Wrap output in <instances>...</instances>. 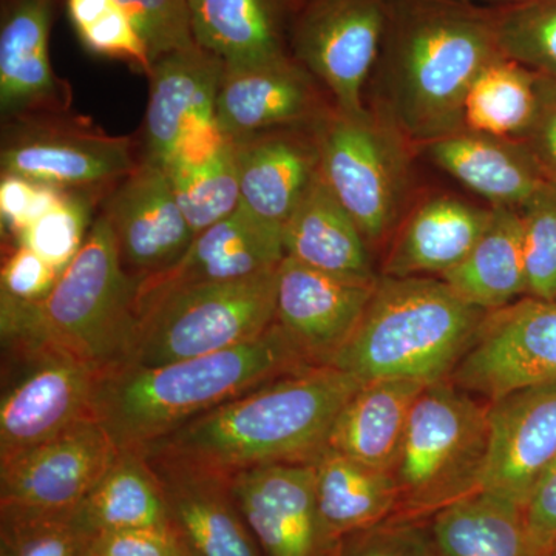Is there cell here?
Wrapping results in <instances>:
<instances>
[{"label":"cell","mask_w":556,"mask_h":556,"mask_svg":"<svg viewBox=\"0 0 556 556\" xmlns=\"http://www.w3.org/2000/svg\"><path fill=\"white\" fill-rule=\"evenodd\" d=\"M230 139L240 207L283 230L320 175L313 124Z\"/></svg>","instance_id":"20"},{"label":"cell","mask_w":556,"mask_h":556,"mask_svg":"<svg viewBox=\"0 0 556 556\" xmlns=\"http://www.w3.org/2000/svg\"><path fill=\"white\" fill-rule=\"evenodd\" d=\"M552 556H556V555H552Z\"/></svg>","instance_id":"49"},{"label":"cell","mask_w":556,"mask_h":556,"mask_svg":"<svg viewBox=\"0 0 556 556\" xmlns=\"http://www.w3.org/2000/svg\"><path fill=\"white\" fill-rule=\"evenodd\" d=\"M308 367L316 365L274 324L260 338L218 353L104 372L94 417L118 448L142 450L248 391Z\"/></svg>","instance_id":"3"},{"label":"cell","mask_w":556,"mask_h":556,"mask_svg":"<svg viewBox=\"0 0 556 556\" xmlns=\"http://www.w3.org/2000/svg\"><path fill=\"white\" fill-rule=\"evenodd\" d=\"M422 148L438 167L492 207L519 211L551 179L526 142L464 129Z\"/></svg>","instance_id":"24"},{"label":"cell","mask_w":556,"mask_h":556,"mask_svg":"<svg viewBox=\"0 0 556 556\" xmlns=\"http://www.w3.org/2000/svg\"><path fill=\"white\" fill-rule=\"evenodd\" d=\"M541 76L497 56L479 72L464 101V129L525 142L540 110Z\"/></svg>","instance_id":"33"},{"label":"cell","mask_w":556,"mask_h":556,"mask_svg":"<svg viewBox=\"0 0 556 556\" xmlns=\"http://www.w3.org/2000/svg\"><path fill=\"white\" fill-rule=\"evenodd\" d=\"M320 177L369 247L397 225L409 182L407 139L382 115L332 105L313 123Z\"/></svg>","instance_id":"8"},{"label":"cell","mask_w":556,"mask_h":556,"mask_svg":"<svg viewBox=\"0 0 556 556\" xmlns=\"http://www.w3.org/2000/svg\"><path fill=\"white\" fill-rule=\"evenodd\" d=\"M556 457V382L489 402V453L481 490L525 507Z\"/></svg>","instance_id":"18"},{"label":"cell","mask_w":556,"mask_h":556,"mask_svg":"<svg viewBox=\"0 0 556 556\" xmlns=\"http://www.w3.org/2000/svg\"><path fill=\"white\" fill-rule=\"evenodd\" d=\"M73 515L91 538L113 530L172 527L159 475L148 456L134 448H119L115 463Z\"/></svg>","instance_id":"30"},{"label":"cell","mask_w":556,"mask_h":556,"mask_svg":"<svg viewBox=\"0 0 556 556\" xmlns=\"http://www.w3.org/2000/svg\"><path fill=\"white\" fill-rule=\"evenodd\" d=\"M378 281L331 276L285 257L277 269L276 324L309 364L329 365L356 331Z\"/></svg>","instance_id":"17"},{"label":"cell","mask_w":556,"mask_h":556,"mask_svg":"<svg viewBox=\"0 0 556 556\" xmlns=\"http://www.w3.org/2000/svg\"><path fill=\"white\" fill-rule=\"evenodd\" d=\"M452 380L489 402L556 382V300L527 298L490 311Z\"/></svg>","instance_id":"12"},{"label":"cell","mask_w":556,"mask_h":556,"mask_svg":"<svg viewBox=\"0 0 556 556\" xmlns=\"http://www.w3.org/2000/svg\"><path fill=\"white\" fill-rule=\"evenodd\" d=\"M67 13L84 49L150 75L148 47L116 0H67Z\"/></svg>","instance_id":"37"},{"label":"cell","mask_w":556,"mask_h":556,"mask_svg":"<svg viewBox=\"0 0 556 556\" xmlns=\"http://www.w3.org/2000/svg\"><path fill=\"white\" fill-rule=\"evenodd\" d=\"M527 294L556 300V181L547 179L525 206Z\"/></svg>","instance_id":"39"},{"label":"cell","mask_w":556,"mask_h":556,"mask_svg":"<svg viewBox=\"0 0 556 556\" xmlns=\"http://www.w3.org/2000/svg\"><path fill=\"white\" fill-rule=\"evenodd\" d=\"M391 0H291L289 53L332 105L358 115L365 84L378 64Z\"/></svg>","instance_id":"10"},{"label":"cell","mask_w":556,"mask_h":556,"mask_svg":"<svg viewBox=\"0 0 556 556\" xmlns=\"http://www.w3.org/2000/svg\"><path fill=\"white\" fill-rule=\"evenodd\" d=\"M230 490L263 556H332L317 507L313 463H277L230 475Z\"/></svg>","instance_id":"14"},{"label":"cell","mask_w":556,"mask_h":556,"mask_svg":"<svg viewBox=\"0 0 556 556\" xmlns=\"http://www.w3.org/2000/svg\"><path fill=\"white\" fill-rule=\"evenodd\" d=\"M174 556H197L188 547V544L178 536L177 533V543H175V552Z\"/></svg>","instance_id":"48"},{"label":"cell","mask_w":556,"mask_h":556,"mask_svg":"<svg viewBox=\"0 0 556 556\" xmlns=\"http://www.w3.org/2000/svg\"><path fill=\"white\" fill-rule=\"evenodd\" d=\"M490 11L501 56L556 83V0H527Z\"/></svg>","instance_id":"35"},{"label":"cell","mask_w":556,"mask_h":556,"mask_svg":"<svg viewBox=\"0 0 556 556\" xmlns=\"http://www.w3.org/2000/svg\"><path fill=\"white\" fill-rule=\"evenodd\" d=\"M67 190L54 188L35 179L2 175L0 179V217L3 232L14 240L22 230L42 217L64 199Z\"/></svg>","instance_id":"41"},{"label":"cell","mask_w":556,"mask_h":556,"mask_svg":"<svg viewBox=\"0 0 556 556\" xmlns=\"http://www.w3.org/2000/svg\"><path fill=\"white\" fill-rule=\"evenodd\" d=\"M490 218L492 207L475 206L455 197L439 195L424 201L402 225L383 276H444L470 254Z\"/></svg>","instance_id":"25"},{"label":"cell","mask_w":556,"mask_h":556,"mask_svg":"<svg viewBox=\"0 0 556 556\" xmlns=\"http://www.w3.org/2000/svg\"><path fill=\"white\" fill-rule=\"evenodd\" d=\"M90 541L73 511L2 510L0 556H90Z\"/></svg>","instance_id":"38"},{"label":"cell","mask_w":556,"mask_h":556,"mask_svg":"<svg viewBox=\"0 0 556 556\" xmlns=\"http://www.w3.org/2000/svg\"><path fill=\"white\" fill-rule=\"evenodd\" d=\"M489 453V404L448 383H431L417 397L393 468L399 506L441 510L479 492Z\"/></svg>","instance_id":"7"},{"label":"cell","mask_w":556,"mask_h":556,"mask_svg":"<svg viewBox=\"0 0 556 556\" xmlns=\"http://www.w3.org/2000/svg\"><path fill=\"white\" fill-rule=\"evenodd\" d=\"M164 170L195 236L240 207L239 177L230 138L203 159L172 161Z\"/></svg>","instance_id":"34"},{"label":"cell","mask_w":556,"mask_h":556,"mask_svg":"<svg viewBox=\"0 0 556 556\" xmlns=\"http://www.w3.org/2000/svg\"><path fill=\"white\" fill-rule=\"evenodd\" d=\"M489 311L471 305L442 278H379L350 340L329 362L362 383L447 380Z\"/></svg>","instance_id":"4"},{"label":"cell","mask_w":556,"mask_h":556,"mask_svg":"<svg viewBox=\"0 0 556 556\" xmlns=\"http://www.w3.org/2000/svg\"><path fill=\"white\" fill-rule=\"evenodd\" d=\"M54 0H2L0 113L3 124L68 113L72 93L50 62Z\"/></svg>","instance_id":"21"},{"label":"cell","mask_w":556,"mask_h":556,"mask_svg":"<svg viewBox=\"0 0 556 556\" xmlns=\"http://www.w3.org/2000/svg\"><path fill=\"white\" fill-rule=\"evenodd\" d=\"M109 192V190H108ZM104 190H67L64 199L16 237L62 273L79 254L101 206Z\"/></svg>","instance_id":"36"},{"label":"cell","mask_w":556,"mask_h":556,"mask_svg":"<svg viewBox=\"0 0 556 556\" xmlns=\"http://www.w3.org/2000/svg\"><path fill=\"white\" fill-rule=\"evenodd\" d=\"M317 507L328 540L378 526L399 506L393 471L380 470L325 448L314 460Z\"/></svg>","instance_id":"29"},{"label":"cell","mask_w":556,"mask_h":556,"mask_svg":"<svg viewBox=\"0 0 556 556\" xmlns=\"http://www.w3.org/2000/svg\"><path fill=\"white\" fill-rule=\"evenodd\" d=\"M155 62L174 51L197 46L188 0H116Z\"/></svg>","instance_id":"40"},{"label":"cell","mask_w":556,"mask_h":556,"mask_svg":"<svg viewBox=\"0 0 556 556\" xmlns=\"http://www.w3.org/2000/svg\"><path fill=\"white\" fill-rule=\"evenodd\" d=\"M139 144L113 137L67 113L27 116L3 124L2 175L35 179L64 190H108L137 169Z\"/></svg>","instance_id":"11"},{"label":"cell","mask_w":556,"mask_h":556,"mask_svg":"<svg viewBox=\"0 0 556 556\" xmlns=\"http://www.w3.org/2000/svg\"><path fill=\"white\" fill-rule=\"evenodd\" d=\"M332 108L327 91L292 54L229 68L219 84L217 123L228 138L311 126Z\"/></svg>","instance_id":"19"},{"label":"cell","mask_w":556,"mask_h":556,"mask_svg":"<svg viewBox=\"0 0 556 556\" xmlns=\"http://www.w3.org/2000/svg\"><path fill=\"white\" fill-rule=\"evenodd\" d=\"M277 269L139 300L137 342L124 365L155 367L206 356L265 334L276 324Z\"/></svg>","instance_id":"6"},{"label":"cell","mask_w":556,"mask_h":556,"mask_svg":"<svg viewBox=\"0 0 556 556\" xmlns=\"http://www.w3.org/2000/svg\"><path fill=\"white\" fill-rule=\"evenodd\" d=\"M525 142L547 177L556 181V83L544 76H541L540 110Z\"/></svg>","instance_id":"45"},{"label":"cell","mask_w":556,"mask_h":556,"mask_svg":"<svg viewBox=\"0 0 556 556\" xmlns=\"http://www.w3.org/2000/svg\"><path fill=\"white\" fill-rule=\"evenodd\" d=\"M118 455L100 420H84L0 464V510L73 511Z\"/></svg>","instance_id":"13"},{"label":"cell","mask_w":556,"mask_h":556,"mask_svg":"<svg viewBox=\"0 0 556 556\" xmlns=\"http://www.w3.org/2000/svg\"><path fill=\"white\" fill-rule=\"evenodd\" d=\"M464 2L475 3V5H479V3H490L492 7H500L510 5V3L527 2V0H464Z\"/></svg>","instance_id":"47"},{"label":"cell","mask_w":556,"mask_h":556,"mask_svg":"<svg viewBox=\"0 0 556 556\" xmlns=\"http://www.w3.org/2000/svg\"><path fill=\"white\" fill-rule=\"evenodd\" d=\"M285 257L321 273L378 281L369 244L320 175L283 228Z\"/></svg>","instance_id":"28"},{"label":"cell","mask_w":556,"mask_h":556,"mask_svg":"<svg viewBox=\"0 0 556 556\" xmlns=\"http://www.w3.org/2000/svg\"><path fill=\"white\" fill-rule=\"evenodd\" d=\"M525 518L538 556L556 555V457L533 485Z\"/></svg>","instance_id":"43"},{"label":"cell","mask_w":556,"mask_h":556,"mask_svg":"<svg viewBox=\"0 0 556 556\" xmlns=\"http://www.w3.org/2000/svg\"><path fill=\"white\" fill-rule=\"evenodd\" d=\"M60 273L33 249L16 244L3 260L0 283L2 298L14 302H40L56 285Z\"/></svg>","instance_id":"42"},{"label":"cell","mask_w":556,"mask_h":556,"mask_svg":"<svg viewBox=\"0 0 556 556\" xmlns=\"http://www.w3.org/2000/svg\"><path fill=\"white\" fill-rule=\"evenodd\" d=\"M177 532L167 529H127L98 533L90 556H174Z\"/></svg>","instance_id":"44"},{"label":"cell","mask_w":556,"mask_h":556,"mask_svg":"<svg viewBox=\"0 0 556 556\" xmlns=\"http://www.w3.org/2000/svg\"><path fill=\"white\" fill-rule=\"evenodd\" d=\"M426 387L405 379L364 383L340 409L325 448L369 467L393 471L409 415Z\"/></svg>","instance_id":"27"},{"label":"cell","mask_w":556,"mask_h":556,"mask_svg":"<svg viewBox=\"0 0 556 556\" xmlns=\"http://www.w3.org/2000/svg\"><path fill=\"white\" fill-rule=\"evenodd\" d=\"M0 464L94 417L101 371L35 340H3Z\"/></svg>","instance_id":"9"},{"label":"cell","mask_w":556,"mask_h":556,"mask_svg":"<svg viewBox=\"0 0 556 556\" xmlns=\"http://www.w3.org/2000/svg\"><path fill=\"white\" fill-rule=\"evenodd\" d=\"M441 278L460 298L489 313L527 294L525 223L519 211L492 207L489 226L470 254Z\"/></svg>","instance_id":"31"},{"label":"cell","mask_w":556,"mask_h":556,"mask_svg":"<svg viewBox=\"0 0 556 556\" xmlns=\"http://www.w3.org/2000/svg\"><path fill=\"white\" fill-rule=\"evenodd\" d=\"M431 543L438 556H538L525 507L484 490L438 510Z\"/></svg>","instance_id":"32"},{"label":"cell","mask_w":556,"mask_h":556,"mask_svg":"<svg viewBox=\"0 0 556 556\" xmlns=\"http://www.w3.org/2000/svg\"><path fill=\"white\" fill-rule=\"evenodd\" d=\"M149 460L163 484L170 525L193 554L263 556L233 500L230 477L169 460Z\"/></svg>","instance_id":"23"},{"label":"cell","mask_w":556,"mask_h":556,"mask_svg":"<svg viewBox=\"0 0 556 556\" xmlns=\"http://www.w3.org/2000/svg\"><path fill=\"white\" fill-rule=\"evenodd\" d=\"M100 211L112 226L124 268L139 280L174 268L195 239L169 175L144 161L105 193Z\"/></svg>","instance_id":"16"},{"label":"cell","mask_w":556,"mask_h":556,"mask_svg":"<svg viewBox=\"0 0 556 556\" xmlns=\"http://www.w3.org/2000/svg\"><path fill=\"white\" fill-rule=\"evenodd\" d=\"M225 62L199 46L152 64L139 160L166 167L181 146L219 134L217 97Z\"/></svg>","instance_id":"15"},{"label":"cell","mask_w":556,"mask_h":556,"mask_svg":"<svg viewBox=\"0 0 556 556\" xmlns=\"http://www.w3.org/2000/svg\"><path fill=\"white\" fill-rule=\"evenodd\" d=\"M197 46L226 67H251L289 53L291 0H188Z\"/></svg>","instance_id":"26"},{"label":"cell","mask_w":556,"mask_h":556,"mask_svg":"<svg viewBox=\"0 0 556 556\" xmlns=\"http://www.w3.org/2000/svg\"><path fill=\"white\" fill-rule=\"evenodd\" d=\"M351 556H438L431 538L416 527L399 526L372 533Z\"/></svg>","instance_id":"46"},{"label":"cell","mask_w":556,"mask_h":556,"mask_svg":"<svg viewBox=\"0 0 556 556\" xmlns=\"http://www.w3.org/2000/svg\"><path fill=\"white\" fill-rule=\"evenodd\" d=\"M497 56L490 7L391 0L375 68L382 83L380 115L409 144L426 146L464 130L467 91Z\"/></svg>","instance_id":"1"},{"label":"cell","mask_w":556,"mask_h":556,"mask_svg":"<svg viewBox=\"0 0 556 556\" xmlns=\"http://www.w3.org/2000/svg\"><path fill=\"white\" fill-rule=\"evenodd\" d=\"M364 386L331 365L281 376L141 450L149 459L230 475L277 463H314L340 409Z\"/></svg>","instance_id":"2"},{"label":"cell","mask_w":556,"mask_h":556,"mask_svg":"<svg viewBox=\"0 0 556 556\" xmlns=\"http://www.w3.org/2000/svg\"><path fill=\"white\" fill-rule=\"evenodd\" d=\"M283 258V230L239 207L197 233L174 268L139 281L138 302L174 288L257 276L277 269Z\"/></svg>","instance_id":"22"},{"label":"cell","mask_w":556,"mask_h":556,"mask_svg":"<svg viewBox=\"0 0 556 556\" xmlns=\"http://www.w3.org/2000/svg\"><path fill=\"white\" fill-rule=\"evenodd\" d=\"M139 281L124 268L112 226L98 211L86 243L46 299L2 298V340L49 343L104 375L126 364L137 342Z\"/></svg>","instance_id":"5"}]
</instances>
